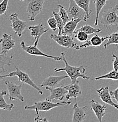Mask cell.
<instances>
[{
    "label": "cell",
    "instance_id": "6da1fadb",
    "mask_svg": "<svg viewBox=\"0 0 118 122\" xmlns=\"http://www.w3.org/2000/svg\"><path fill=\"white\" fill-rule=\"evenodd\" d=\"M61 56L62 58V61L64 62L65 66L64 68H55L54 71L55 72H62V71L65 72L67 73V75L69 76V78L72 81V83L75 82L76 81H78V79L80 78V77L85 80L89 79L90 77L85 75L86 69L83 66H80L79 67L71 66L67 60L65 53L64 52H62L61 53Z\"/></svg>",
    "mask_w": 118,
    "mask_h": 122
},
{
    "label": "cell",
    "instance_id": "7a4b0ae2",
    "mask_svg": "<svg viewBox=\"0 0 118 122\" xmlns=\"http://www.w3.org/2000/svg\"><path fill=\"white\" fill-rule=\"evenodd\" d=\"M71 104V101L68 102H60L54 103L52 102L45 99L44 101H39L34 103V105L31 106H25V109L28 110H34L36 112V115H39V112L40 111L48 112L51 109H54L56 107L63 106Z\"/></svg>",
    "mask_w": 118,
    "mask_h": 122
},
{
    "label": "cell",
    "instance_id": "3957f363",
    "mask_svg": "<svg viewBox=\"0 0 118 122\" xmlns=\"http://www.w3.org/2000/svg\"><path fill=\"white\" fill-rule=\"evenodd\" d=\"M14 76H17L18 77L19 82H22L23 83L27 84V85H30L31 87H32L33 88L35 89L40 95H42L44 94V92L41 91L40 87L34 83V81L30 78V76L27 73L21 71L18 66H15V71L10 72L9 74L5 75H1V79L5 78V77H14Z\"/></svg>",
    "mask_w": 118,
    "mask_h": 122
},
{
    "label": "cell",
    "instance_id": "277c9868",
    "mask_svg": "<svg viewBox=\"0 0 118 122\" xmlns=\"http://www.w3.org/2000/svg\"><path fill=\"white\" fill-rule=\"evenodd\" d=\"M118 5H116L113 7H109L108 10L103 12L100 22L103 26L108 28L112 25H118V15L117 14Z\"/></svg>",
    "mask_w": 118,
    "mask_h": 122
},
{
    "label": "cell",
    "instance_id": "5b68a950",
    "mask_svg": "<svg viewBox=\"0 0 118 122\" xmlns=\"http://www.w3.org/2000/svg\"><path fill=\"white\" fill-rule=\"evenodd\" d=\"M45 0H28L26 7V12L29 20L33 21L42 12Z\"/></svg>",
    "mask_w": 118,
    "mask_h": 122
},
{
    "label": "cell",
    "instance_id": "8992f818",
    "mask_svg": "<svg viewBox=\"0 0 118 122\" xmlns=\"http://www.w3.org/2000/svg\"><path fill=\"white\" fill-rule=\"evenodd\" d=\"M50 38L55 41L58 45L67 48H71L78 51L80 49L79 46L75 42L74 39L72 36L67 35H55L51 34Z\"/></svg>",
    "mask_w": 118,
    "mask_h": 122
},
{
    "label": "cell",
    "instance_id": "52a82bcc",
    "mask_svg": "<svg viewBox=\"0 0 118 122\" xmlns=\"http://www.w3.org/2000/svg\"><path fill=\"white\" fill-rule=\"evenodd\" d=\"M4 83L7 86L9 92V100H20L24 102V96L21 93V89L23 83L21 82L20 84L17 85L7 80L4 81Z\"/></svg>",
    "mask_w": 118,
    "mask_h": 122
},
{
    "label": "cell",
    "instance_id": "ba28073f",
    "mask_svg": "<svg viewBox=\"0 0 118 122\" xmlns=\"http://www.w3.org/2000/svg\"><path fill=\"white\" fill-rule=\"evenodd\" d=\"M67 11L71 20L81 19L82 21H87L86 12L76 3L75 0H69V6Z\"/></svg>",
    "mask_w": 118,
    "mask_h": 122
},
{
    "label": "cell",
    "instance_id": "9c48e42d",
    "mask_svg": "<svg viewBox=\"0 0 118 122\" xmlns=\"http://www.w3.org/2000/svg\"><path fill=\"white\" fill-rule=\"evenodd\" d=\"M9 20L11 21V27L14 32L15 34L17 35L19 37L22 36L24 34L25 28L27 26V24L25 21L21 20L18 18L17 13L11 14L9 16Z\"/></svg>",
    "mask_w": 118,
    "mask_h": 122
},
{
    "label": "cell",
    "instance_id": "30bf717a",
    "mask_svg": "<svg viewBox=\"0 0 118 122\" xmlns=\"http://www.w3.org/2000/svg\"><path fill=\"white\" fill-rule=\"evenodd\" d=\"M21 46L22 49H23L24 51L26 52L28 54L34 56H44L48 58H51V59H54V60L59 61L62 60V56H54L49 55L46 54L44 53L42 51L39 50L38 48H37L36 46L35 45H26L25 44V42L24 41L21 42Z\"/></svg>",
    "mask_w": 118,
    "mask_h": 122
},
{
    "label": "cell",
    "instance_id": "8fae6325",
    "mask_svg": "<svg viewBox=\"0 0 118 122\" xmlns=\"http://www.w3.org/2000/svg\"><path fill=\"white\" fill-rule=\"evenodd\" d=\"M45 88L51 93L50 96L46 97V99L51 102L54 101L56 100L62 101L68 92V90L65 87V86H63V85L62 86H58V87H46Z\"/></svg>",
    "mask_w": 118,
    "mask_h": 122
},
{
    "label": "cell",
    "instance_id": "7c38bea8",
    "mask_svg": "<svg viewBox=\"0 0 118 122\" xmlns=\"http://www.w3.org/2000/svg\"><path fill=\"white\" fill-rule=\"evenodd\" d=\"M67 78H69V76L68 75L55 76L49 75V76L48 77H46L42 83L40 87H56L62 86V84H61V82L65 79Z\"/></svg>",
    "mask_w": 118,
    "mask_h": 122
},
{
    "label": "cell",
    "instance_id": "4fadbf2b",
    "mask_svg": "<svg viewBox=\"0 0 118 122\" xmlns=\"http://www.w3.org/2000/svg\"><path fill=\"white\" fill-rule=\"evenodd\" d=\"M28 28L31 31V36L35 38L34 45L36 46L38 45L39 41L41 37L49 30V29H46L44 25V24H42V23H39V24L36 25L29 26Z\"/></svg>",
    "mask_w": 118,
    "mask_h": 122
},
{
    "label": "cell",
    "instance_id": "5bb4252c",
    "mask_svg": "<svg viewBox=\"0 0 118 122\" xmlns=\"http://www.w3.org/2000/svg\"><path fill=\"white\" fill-rule=\"evenodd\" d=\"M1 53H8L11 49L16 48L15 41L12 39L11 35L7 33L2 34L1 39Z\"/></svg>",
    "mask_w": 118,
    "mask_h": 122
},
{
    "label": "cell",
    "instance_id": "9a60e30c",
    "mask_svg": "<svg viewBox=\"0 0 118 122\" xmlns=\"http://www.w3.org/2000/svg\"><path fill=\"white\" fill-rule=\"evenodd\" d=\"M96 91L98 93L99 97L102 100L103 102L105 103L108 104L110 106L114 107L115 109L118 110V104L115 103L112 100V96L110 95L109 91V87L106 86V87H102L99 89H96Z\"/></svg>",
    "mask_w": 118,
    "mask_h": 122
},
{
    "label": "cell",
    "instance_id": "2e32d148",
    "mask_svg": "<svg viewBox=\"0 0 118 122\" xmlns=\"http://www.w3.org/2000/svg\"><path fill=\"white\" fill-rule=\"evenodd\" d=\"M75 100V103L73 106V114L72 118L73 122H82L85 121L87 117V106L81 107L78 106V103Z\"/></svg>",
    "mask_w": 118,
    "mask_h": 122
},
{
    "label": "cell",
    "instance_id": "e0dca14e",
    "mask_svg": "<svg viewBox=\"0 0 118 122\" xmlns=\"http://www.w3.org/2000/svg\"><path fill=\"white\" fill-rule=\"evenodd\" d=\"M65 87L68 91V93L66 96L67 100H70L72 97H73L75 99H77V97L82 94V91H81V87H80L79 80L76 81L74 83H72L70 85L65 86Z\"/></svg>",
    "mask_w": 118,
    "mask_h": 122
},
{
    "label": "cell",
    "instance_id": "ac0fdd59",
    "mask_svg": "<svg viewBox=\"0 0 118 122\" xmlns=\"http://www.w3.org/2000/svg\"><path fill=\"white\" fill-rule=\"evenodd\" d=\"M91 109L93 111L99 122H102V119L105 115L106 106L105 105H101L97 101L92 100L91 101Z\"/></svg>",
    "mask_w": 118,
    "mask_h": 122
},
{
    "label": "cell",
    "instance_id": "d6986e66",
    "mask_svg": "<svg viewBox=\"0 0 118 122\" xmlns=\"http://www.w3.org/2000/svg\"><path fill=\"white\" fill-rule=\"evenodd\" d=\"M82 20L81 19H75V20H71L68 22L66 23L64 25L63 28L62 30L61 35H67L72 36L74 32L76 30L78 24Z\"/></svg>",
    "mask_w": 118,
    "mask_h": 122
},
{
    "label": "cell",
    "instance_id": "ffe728a7",
    "mask_svg": "<svg viewBox=\"0 0 118 122\" xmlns=\"http://www.w3.org/2000/svg\"><path fill=\"white\" fill-rule=\"evenodd\" d=\"M108 39V36H104V37H101L99 35H95L94 36H93L91 39L85 42V43L82 45L79 46L80 49L82 48H87L89 46H93V47H98L100 46L103 44L104 41L106 39Z\"/></svg>",
    "mask_w": 118,
    "mask_h": 122
},
{
    "label": "cell",
    "instance_id": "44dd1931",
    "mask_svg": "<svg viewBox=\"0 0 118 122\" xmlns=\"http://www.w3.org/2000/svg\"><path fill=\"white\" fill-rule=\"evenodd\" d=\"M13 59V56H9L8 53H1L0 55V75L7 72L5 68V66H11V61Z\"/></svg>",
    "mask_w": 118,
    "mask_h": 122
},
{
    "label": "cell",
    "instance_id": "7402d4cb",
    "mask_svg": "<svg viewBox=\"0 0 118 122\" xmlns=\"http://www.w3.org/2000/svg\"><path fill=\"white\" fill-rule=\"evenodd\" d=\"M108 0H95L93 1V3L95 4L96 8V18H95V25L97 26L99 23V16L102 8L106 5Z\"/></svg>",
    "mask_w": 118,
    "mask_h": 122
},
{
    "label": "cell",
    "instance_id": "603a6c76",
    "mask_svg": "<svg viewBox=\"0 0 118 122\" xmlns=\"http://www.w3.org/2000/svg\"><path fill=\"white\" fill-rule=\"evenodd\" d=\"M7 95V92L6 91H2L0 93V109L10 112L13 109L14 105L12 103H7L4 98V96Z\"/></svg>",
    "mask_w": 118,
    "mask_h": 122
},
{
    "label": "cell",
    "instance_id": "cb8c5ba5",
    "mask_svg": "<svg viewBox=\"0 0 118 122\" xmlns=\"http://www.w3.org/2000/svg\"><path fill=\"white\" fill-rule=\"evenodd\" d=\"M75 1L80 7L85 10L87 19H89L92 13V10L90 8V0H75Z\"/></svg>",
    "mask_w": 118,
    "mask_h": 122
},
{
    "label": "cell",
    "instance_id": "d4e9b609",
    "mask_svg": "<svg viewBox=\"0 0 118 122\" xmlns=\"http://www.w3.org/2000/svg\"><path fill=\"white\" fill-rule=\"evenodd\" d=\"M78 31L79 30H82V31L85 32L88 35H92L93 34H97V33H100L102 31V30L100 28H93L91 26L89 25H85L84 26H82V27L79 28L77 30Z\"/></svg>",
    "mask_w": 118,
    "mask_h": 122
},
{
    "label": "cell",
    "instance_id": "484cf974",
    "mask_svg": "<svg viewBox=\"0 0 118 122\" xmlns=\"http://www.w3.org/2000/svg\"><path fill=\"white\" fill-rule=\"evenodd\" d=\"M104 79H108L113 80V81H118V71H111L109 73H106L99 77H96L95 78V81H98V80Z\"/></svg>",
    "mask_w": 118,
    "mask_h": 122
},
{
    "label": "cell",
    "instance_id": "4316f807",
    "mask_svg": "<svg viewBox=\"0 0 118 122\" xmlns=\"http://www.w3.org/2000/svg\"><path fill=\"white\" fill-rule=\"evenodd\" d=\"M58 7L59 8V11L58 14H59V16L61 17V18L62 19L64 24H65L66 23H67L69 21H70L71 19L69 18V15H68V11L66 10V8L62 5L58 4Z\"/></svg>",
    "mask_w": 118,
    "mask_h": 122
},
{
    "label": "cell",
    "instance_id": "83f0119b",
    "mask_svg": "<svg viewBox=\"0 0 118 122\" xmlns=\"http://www.w3.org/2000/svg\"><path fill=\"white\" fill-rule=\"evenodd\" d=\"M118 45V32H114L110 34L108 36V42L106 44H104V47L105 49L107 48V47L110 45Z\"/></svg>",
    "mask_w": 118,
    "mask_h": 122
},
{
    "label": "cell",
    "instance_id": "f1b7e54d",
    "mask_svg": "<svg viewBox=\"0 0 118 122\" xmlns=\"http://www.w3.org/2000/svg\"><path fill=\"white\" fill-rule=\"evenodd\" d=\"M74 38L81 42H85L88 39V34L82 30H79V31L75 30L74 32Z\"/></svg>",
    "mask_w": 118,
    "mask_h": 122
},
{
    "label": "cell",
    "instance_id": "f546056e",
    "mask_svg": "<svg viewBox=\"0 0 118 122\" xmlns=\"http://www.w3.org/2000/svg\"><path fill=\"white\" fill-rule=\"evenodd\" d=\"M53 15L55 16V18L56 20L57 21V24H58V28L59 29V32H58V35H61L62 30L63 26H64V22H63L62 19L61 18L60 16H59V14L56 13L55 11H53Z\"/></svg>",
    "mask_w": 118,
    "mask_h": 122
},
{
    "label": "cell",
    "instance_id": "4dcf8cb0",
    "mask_svg": "<svg viewBox=\"0 0 118 122\" xmlns=\"http://www.w3.org/2000/svg\"><path fill=\"white\" fill-rule=\"evenodd\" d=\"M48 25H49V28L54 31H55L58 28V24H57V21L55 16L53 15L52 16H51L48 20Z\"/></svg>",
    "mask_w": 118,
    "mask_h": 122
},
{
    "label": "cell",
    "instance_id": "1f68e13d",
    "mask_svg": "<svg viewBox=\"0 0 118 122\" xmlns=\"http://www.w3.org/2000/svg\"><path fill=\"white\" fill-rule=\"evenodd\" d=\"M9 0H3L0 6V15H3L5 13L8 5Z\"/></svg>",
    "mask_w": 118,
    "mask_h": 122
},
{
    "label": "cell",
    "instance_id": "d6a6232c",
    "mask_svg": "<svg viewBox=\"0 0 118 122\" xmlns=\"http://www.w3.org/2000/svg\"><path fill=\"white\" fill-rule=\"evenodd\" d=\"M112 56L114 58V60L113 61V66L114 70L118 71V56L114 53H112Z\"/></svg>",
    "mask_w": 118,
    "mask_h": 122
},
{
    "label": "cell",
    "instance_id": "836d02e7",
    "mask_svg": "<svg viewBox=\"0 0 118 122\" xmlns=\"http://www.w3.org/2000/svg\"><path fill=\"white\" fill-rule=\"evenodd\" d=\"M110 93L112 97L116 100L118 104V87L116 90H115L114 91H110Z\"/></svg>",
    "mask_w": 118,
    "mask_h": 122
},
{
    "label": "cell",
    "instance_id": "e575fe53",
    "mask_svg": "<svg viewBox=\"0 0 118 122\" xmlns=\"http://www.w3.org/2000/svg\"><path fill=\"white\" fill-rule=\"evenodd\" d=\"M34 121L35 122H48L49 120L46 117H42L40 115L37 116L34 119Z\"/></svg>",
    "mask_w": 118,
    "mask_h": 122
},
{
    "label": "cell",
    "instance_id": "d590c367",
    "mask_svg": "<svg viewBox=\"0 0 118 122\" xmlns=\"http://www.w3.org/2000/svg\"><path fill=\"white\" fill-rule=\"evenodd\" d=\"M21 1H25V0H20Z\"/></svg>",
    "mask_w": 118,
    "mask_h": 122
},
{
    "label": "cell",
    "instance_id": "8d00e7d4",
    "mask_svg": "<svg viewBox=\"0 0 118 122\" xmlns=\"http://www.w3.org/2000/svg\"></svg>",
    "mask_w": 118,
    "mask_h": 122
}]
</instances>
